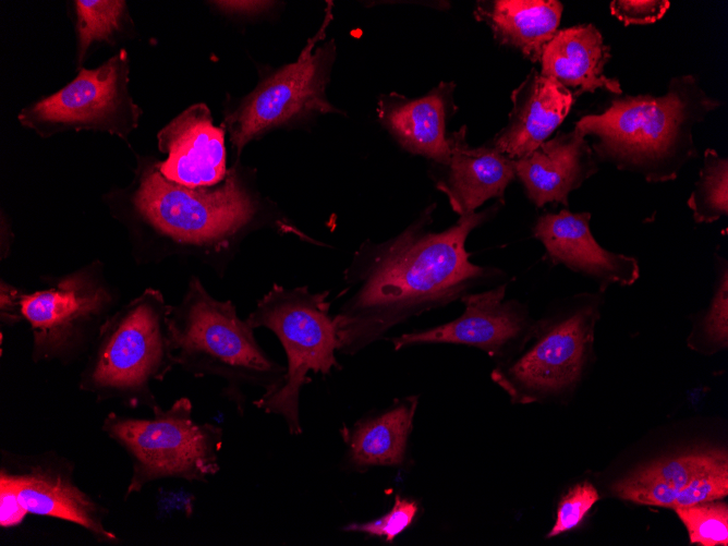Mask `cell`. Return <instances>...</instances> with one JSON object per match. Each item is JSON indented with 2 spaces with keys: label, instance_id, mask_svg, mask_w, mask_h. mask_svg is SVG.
I'll return each instance as SVG.
<instances>
[{
  "label": "cell",
  "instance_id": "cell-12",
  "mask_svg": "<svg viewBox=\"0 0 728 546\" xmlns=\"http://www.w3.org/2000/svg\"><path fill=\"white\" fill-rule=\"evenodd\" d=\"M330 17L329 9L321 29L308 41L298 60L258 85L227 117L230 142L238 154L257 135L295 117L312 111H336L325 96L329 56L320 48L314 51Z\"/></svg>",
  "mask_w": 728,
  "mask_h": 546
},
{
  "label": "cell",
  "instance_id": "cell-26",
  "mask_svg": "<svg viewBox=\"0 0 728 546\" xmlns=\"http://www.w3.org/2000/svg\"><path fill=\"white\" fill-rule=\"evenodd\" d=\"M674 510L685 525L692 544L728 545V507L725 502H701Z\"/></svg>",
  "mask_w": 728,
  "mask_h": 546
},
{
  "label": "cell",
  "instance_id": "cell-22",
  "mask_svg": "<svg viewBox=\"0 0 728 546\" xmlns=\"http://www.w3.org/2000/svg\"><path fill=\"white\" fill-rule=\"evenodd\" d=\"M445 119V84L424 97L391 107L386 117L390 130L405 149L439 165L449 161L451 151Z\"/></svg>",
  "mask_w": 728,
  "mask_h": 546
},
{
  "label": "cell",
  "instance_id": "cell-10",
  "mask_svg": "<svg viewBox=\"0 0 728 546\" xmlns=\"http://www.w3.org/2000/svg\"><path fill=\"white\" fill-rule=\"evenodd\" d=\"M74 472V463L53 450L0 451V490L9 493L26 515L69 521L98 543H118V535L106 525L108 509L78 486Z\"/></svg>",
  "mask_w": 728,
  "mask_h": 546
},
{
  "label": "cell",
  "instance_id": "cell-27",
  "mask_svg": "<svg viewBox=\"0 0 728 546\" xmlns=\"http://www.w3.org/2000/svg\"><path fill=\"white\" fill-rule=\"evenodd\" d=\"M714 293L708 308L704 313L700 332L703 344L712 348H726L728 343V262L715 254Z\"/></svg>",
  "mask_w": 728,
  "mask_h": 546
},
{
  "label": "cell",
  "instance_id": "cell-20",
  "mask_svg": "<svg viewBox=\"0 0 728 546\" xmlns=\"http://www.w3.org/2000/svg\"><path fill=\"white\" fill-rule=\"evenodd\" d=\"M562 10L556 0H496L480 4L476 15L500 44L536 62L558 32Z\"/></svg>",
  "mask_w": 728,
  "mask_h": 546
},
{
  "label": "cell",
  "instance_id": "cell-23",
  "mask_svg": "<svg viewBox=\"0 0 728 546\" xmlns=\"http://www.w3.org/2000/svg\"><path fill=\"white\" fill-rule=\"evenodd\" d=\"M725 457L723 451H706L659 460L618 481L612 490L636 503L671 508L693 475Z\"/></svg>",
  "mask_w": 728,
  "mask_h": 546
},
{
  "label": "cell",
  "instance_id": "cell-31",
  "mask_svg": "<svg viewBox=\"0 0 728 546\" xmlns=\"http://www.w3.org/2000/svg\"><path fill=\"white\" fill-rule=\"evenodd\" d=\"M609 7L611 14L624 25L651 24L664 16L670 2L667 0H616Z\"/></svg>",
  "mask_w": 728,
  "mask_h": 546
},
{
  "label": "cell",
  "instance_id": "cell-19",
  "mask_svg": "<svg viewBox=\"0 0 728 546\" xmlns=\"http://www.w3.org/2000/svg\"><path fill=\"white\" fill-rule=\"evenodd\" d=\"M609 50L593 24L560 29L543 50L541 74L561 84L575 97L598 88L620 95L618 80L604 74Z\"/></svg>",
  "mask_w": 728,
  "mask_h": 546
},
{
  "label": "cell",
  "instance_id": "cell-4",
  "mask_svg": "<svg viewBox=\"0 0 728 546\" xmlns=\"http://www.w3.org/2000/svg\"><path fill=\"white\" fill-rule=\"evenodd\" d=\"M170 305L146 289L104 323L80 375L78 387L96 401L126 408H160L151 389L175 366L168 328Z\"/></svg>",
  "mask_w": 728,
  "mask_h": 546
},
{
  "label": "cell",
  "instance_id": "cell-6",
  "mask_svg": "<svg viewBox=\"0 0 728 546\" xmlns=\"http://www.w3.org/2000/svg\"><path fill=\"white\" fill-rule=\"evenodd\" d=\"M192 410L190 399L180 398L148 418L107 414L101 429L128 453L132 464L124 499L154 481L172 477L208 483L220 471L223 430L211 423H196Z\"/></svg>",
  "mask_w": 728,
  "mask_h": 546
},
{
  "label": "cell",
  "instance_id": "cell-16",
  "mask_svg": "<svg viewBox=\"0 0 728 546\" xmlns=\"http://www.w3.org/2000/svg\"><path fill=\"white\" fill-rule=\"evenodd\" d=\"M513 166L515 178L538 208L549 203L567 206L569 194L598 171L589 141L577 129L545 141L529 155L514 159Z\"/></svg>",
  "mask_w": 728,
  "mask_h": 546
},
{
  "label": "cell",
  "instance_id": "cell-11",
  "mask_svg": "<svg viewBox=\"0 0 728 546\" xmlns=\"http://www.w3.org/2000/svg\"><path fill=\"white\" fill-rule=\"evenodd\" d=\"M125 50L78 75L56 94L24 109L20 120L45 135L65 129H96L123 136L137 124L138 107L128 92Z\"/></svg>",
  "mask_w": 728,
  "mask_h": 546
},
{
  "label": "cell",
  "instance_id": "cell-15",
  "mask_svg": "<svg viewBox=\"0 0 728 546\" xmlns=\"http://www.w3.org/2000/svg\"><path fill=\"white\" fill-rule=\"evenodd\" d=\"M168 155L157 168L168 180L190 187L214 186L226 177L225 131L213 123L207 106L184 110L157 135Z\"/></svg>",
  "mask_w": 728,
  "mask_h": 546
},
{
  "label": "cell",
  "instance_id": "cell-1",
  "mask_svg": "<svg viewBox=\"0 0 728 546\" xmlns=\"http://www.w3.org/2000/svg\"><path fill=\"white\" fill-rule=\"evenodd\" d=\"M433 207L397 236L354 254L343 272L349 296L333 315L339 352L355 354L410 317L506 277L501 269L472 263L465 247L472 230L497 207L460 216L439 232L428 229Z\"/></svg>",
  "mask_w": 728,
  "mask_h": 546
},
{
  "label": "cell",
  "instance_id": "cell-14",
  "mask_svg": "<svg viewBox=\"0 0 728 546\" xmlns=\"http://www.w3.org/2000/svg\"><path fill=\"white\" fill-rule=\"evenodd\" d=\"M590 220L589 211L547 213L536 220L533 234L554 265L592 279L600 292L611 284H633L640 277L638 260L599 245L591 232Z\"/></svg>",
  "mask_w": 728,
  "mask_h": 546
},
{
  "label": "cell",
  "instance_id": "cell-5",
  "mask_svg": "<svg viewBox=\"0 0 728 546\" xmlns=\"http://www.w3.org/2000/svg\"><path fill=\"white\" fill-rule=\"evenodd\" d=\"M328 295L329 291L314 293L305 286L289 289L275 283L246 318L253 329L267 328L276 335L288 361L282 381L253 404L280 416L293 436L303 433L300 396L311 383L308 373L328 375L340 368L338 327Z\"/></svg>",
  "mask_w": 728,
  "mask_h": 546
},
{
  "label": "cell",
  "instance_id": "cell-24",
  "mask_svg": "<svg viewBox=\"0 0 728 546\" xmlns=\"http://www.w3.org/2000/svg\"><path fill=\"white\" fill-rule=\"evenodd\" d=\"M697 223H711L728 214V160L713 148L704 151L699 179L687 202Z\"/></svg>",
  "mask_w": 728,
  "mask_h": 546
},
{
  "label": "cell",
  "instance_id": "cell-7",
  "mask_svg": "<svg viewBox=\"0 0 728 546\" xmlns=\"http://www.w3.org/2000/svg\"><path fill=\"white\" fill-rule=\"evenodd\" d=\"M133 202L143 219L174 243L217 252L258 210L235 168L217 185L190 187L166 179L156 163L141 177Z\"/></svg>",
  "mask_w": 728,
  "mask_h": 546
},
{
  "label": "cell",
  "instance_id": "cell-30",
  "mask_svg": "<svg viewBox=\"0 0 728 546\" xmlns=\"http://www.w3.org/2000/svg\"><path fill=\"white\" fill-rule=\"evenodd\" d=\"M598 499L599 495L591 483L584 482L573 486L559 502L556 521L547 537L577 527Z\"/></svg>",
  "mask_w": 728,
  "mask_h": 546
},
{
  "label": "cell",
  "instance_id": "cell-21",
  "mask_svg": "<svg viewBox=\"0 0 728 546\" xmlns=\"http://www.w3.org/2000/svg\"><path fill=\"white\" fill-rule=\"evenodd\" d=\"M416 405V397L396 400L386 410L345 429L349 462L355 469L402 464Z\"/></svg>",
  "mask_w": 728,
  "mask_h": 546
},
{
  "label": "cell",
  "instance_id": "cell-25",
  "mask_svg": "<svg viewBox=\"0 0 728 546\" xmlns=\"http://www.w3.org/2000/svg\"><path fill=\"white\" fill-rule=\"evenodd\" d=\"M74 3L81 62L92 43L109 40L113 33L119 31L125 11V2L77 0Z\"/></svg>",
  "mask_w": 728,
  "mask_h": 546
},
{
  "label": "cell",
  "instance_id": "cell-29",
  "mask_svg": "<svg viewBox=\"0 0 728 546\" xmlns=\"http://www.w3.org/2000/svg\"><path fill=\"white\" fill-rule=\"evenodd\" d=\"M416 512L417 503L414 500L396 495L393 506L387 513L372 521L348 524L343 530L364 533L369 536L384 538L386 542H392L411 525Z\"/></svg>",
  "mask_w": 728,
  "mask_h": 546
},
{
  "label": "cell",
  "instance_id": "cell-2",
  "mask_svg": "<svg viewBox=\"0 0 728 546\" xmlns=\"http://www.w3.org/2000/svg\"><path fill=\"white\" fill-rule=\"evenodd\" d=\"M720 105L694 75H682L665 95L615 99L602 113L582 117L575 129L593 137L596 158L647 182H667L697 156L692 129Z\"/></svg>",
  "mask_w": 728,
  "mask_h": 546
},
{
  "label": "cell",
  "instance_id": "cell-9",
  "mask_svg": "<svg viewBox=\"0 0 728 546\" xmlns=\"http://www.w3.org/2000/svg\"><path fill=\"white\" fill-rule=\"evenodd\" d=\"M599 301V294L575 295L573 306L534 327L533 344L519 357L497 367L493 379L522 401L574 387L592 350Z\"/></svg>",
  "mask_w": 728,
  "mask_h": 546
},
{
  "label": "cell",
  "instance_id": "cell-13",
  "mask_svg": "<svg viewBox=\"0 0 728 546\" xmlns=\"http://www.w3.org/2000/svg\"><path fill=\"white\" fill-rule=\"evenodd\" d=\"M507 282L483 292H470L460 300L464 312L458 318L426 330L391 339L395 350L414 344L453 343L480 348L492 356L533 332L525 310L514 300L505 301Z\"/></svg>",
  "mask_w": 728,
  "mask_h": 546
},
{
  "label": "cell",
  "instance_id": "cell-18",
  "mask_svg": "<svg viewBox=\"0 0 728 546\" xmlns=\"http://www.w3.org/2000/svg\"><path fill=\"white\" fill-rule=\"evenodd\" d=\"M450 158L436 179V187L460 216L475 213L485 202L498 198L515 178L513 159L493 144L472 148L465 141V126L448 136Z\"/></svg>",
  "mask_w": 728,
  "mask_h": 546
},
{
  "label": "cell",
  "instance_id": "cell-33",
  "mask_svg": "<svg viewBox=\"0 0 728 546\" xmlns=\"http://www.w3.org/2000/svg\"><path fill=\"white\" fill-rule=\"evenodd\" d=\"M271 2L267 1H216L214 4L227 13H256L266 8Z\"/></svg>",
  "mask_w": 728,
  "mask_h": 546
},
{
  "label": "cell",
  "instance_id": "cell-3",
  "mask_svg": "<svg viewBox=\"0 0 728 546\" xmlns=\"http://www.w3.org/2000/svg\"><path fill=\"white\" fill-rule=\"evenodd\" d=\"M168 328L175 366L194 377L223 379L226 395L240 413L244 388L267 391L286 375V367L264 351L234 304L213 298L197 277L189 281L181 302L170 305Z\"/></svg>",
  "mask_w": 728,
  "mask_h": 546
},
{
  "label": "cell",
  "instance_id": "cell-17",
  "mask_svg": "<svg viewBox=\"0 0 728 546\" xmlns=\"http://www.w3.org/2000/svg\"><path fill=\"white\" fill-rule=\"evenodd\" d=\"M575 98L568 88L532 69L512 92L508 123L493 146L513 160L529 155L561 124Z\"/></svg>",
  "mask_w": 728,
  "mask_h": 546
},
{
  "label": "cell",
  "instance_id": "cell-8",
  "mask_svg": "<svg viewBox=\"0 0 728 546\" xmlns=\"http://www.w3.org/2000/svg\"><path fill=\"white\" fill-rule=\"evenodd\" d=\"M117 303L118 294L99 262L59 278L47 289L21 290V317L33 336L32 360L64 365L78 360L89 352Z\"/></svg>",
  "mask_w": 728,
  "mask_h": 546
},
{
  "label": "cell",
  "instance_id": "cell-32",
  "mask_svg": "<svg viewBox=\"0 0 728 546\" xmlns=\"http://www.w3.org/2000/svg\"><path fill=\"white\" fill-rule=\"evenodd\" d=\"M20 289L1 281L0 317L2 324L7 326H14L23 321L20 312Z\"/></svg>",
  "mask_w": 728,
  "mask_h": 546
},
{
  "label": "cell",
  "instance_id": "cell-28",
  "mask_svg": "<svg viewBox=\"0 0 728 546\" xmlns=\"http://www.w3.org/2000/svg\"><path fill=\"white\" fill-rule=\"evenodd\" d=\"M728 494L727 457L700 471L677 495L671 509L721 499Z\"/></svg>",
  "mask_w": 728,
  "mask_h": 546
}]
</instances>
